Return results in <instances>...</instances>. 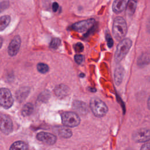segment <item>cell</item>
I'll use <instances>...</instances> for the list:
<instances>
[{
    "mask_svg": "<svg viewBox=\"0 0 150 150\" xmlns=\"http://www.w3.org/2000/svg\"><path fill=\"white\" fill-rule=\"evenodd\" d=\"M112 30V34L117 40L123 39L127 31V26L124 19L120 16L115 18L113 22Z\"/></svg>",
    "mask_w": 150,
    "mask_h": 150,
    "instance_id": "cell-1",
    "label": "cell"
},
{
    "mask_svg": "<svg viewBox=\"0 0 150 150\" xmlns=\"http://www.w3.org/2000/svg\"><path fill=\"white\" fill-rule=\"evenodd\" d=\"M90 108L94 114L97 117L104 116L107 111L108 107L107 105L101 100L97 97H92L90 101Z\"/></svg>",
    "mask_w": 150,
    "mask_h": 150,
    "instance_id": "cell-2",
    "label": "cell"
},
{
    "mask_svg": "<svg viewBox=\"0 0 150 150\" xmlns=\"http://www.w3.org/2000/svg\"><path fill=\"white\" fill-rule=\"evenodd\" d=\"M132 45V41L129 38H124L118 44L114 55L115 62L119 63L128 53Z\"/></svg>",
    "mask_w": 150,
    "mask_h": 150,
    "instance_id": "cell-3",
    "label": "cell"
},
{
    "mask_svg": "<svg viewBox=\"0 0 150 150\" xmlns=\"http://www.w3.org/2000/svg\"><path fill=\"white\" fill-rule=\"evenodd\" d=\"M62 123L68 127H75L79 125L80 119L79 115L73 112H64L61 115Z\"/></svg>",
    "mask_w": 150,
    "mask_h": 150,
    "instance_id": "cell-4",
    "label": "cell"
},
{
    "mask_svg": "<svg viewBox=\"0 0 150 150\" xmlns=\"http://www.w3.org/2000/svg\"><path fill=\"white\" fill-rule=\"evenodd\" d=\"M13 99L10 90L6 88H0V105L5 108H9L13 104Z\"/></svg>",
    "mask_w": 150,
    "mask_h": 150,
    "instance_id": "cell-5",
    "label": "cell"
},
{
    "mask_svg": "<svg viewBox=\"0 0 150 150\" xmlns=\"http://www.w3.org/2000/svg\"><path fill=\"white\" fill-rule=\"evenodd\" d=\"M95 19L93 18L79 21L74 23L71 28L79 32H84L88 30L95 23Z\"/></svg>",
    "mask_w": 150,
    "mask_h": 150,
    "instance_id": "cell-6",
    "label": "cell"
},
{
    "mask_svg": "<svg viewBox=\"0 0 150 150\" xmlns=\"http://www.w3.org/2000/svg\"><path fill=\"white\" fill-rule=\"evenodd\" d=\"M13 128L11 119L5 114H0V129L5 134H10Z\"/></svg>",
    "mask_w": 150,
    "mask_h": 150,
    "instance_id": "cell-7",
    "label": "cell"
},
{
    "mask_svg": "<svg viewBox=\"0 0 150 150\" xmlns=\"http://www.w3.org/2000/svg\"><path fill=\"white\" fill-rule=\"evenodd\" d=\"M132 138L137 142H148L150 138L149 130L146 128L139 129L133 133Z\"/></svg>",
    "mask_w": 150,
    "mask_h": 150,
    "instance_id": "cell-8",
    "label": "cell"
},
{
    "mask_svg": "<svg viewBox=\"0 0 150 150\" xmlns=\"http://www.w3.org/2000/svg\"><path fill=\"white\" fill-rule=\"evenodd\" d=\"M36 138L43 143L49 145L54 144L57 140L56 137L54 135L45 132H39L36 135Z\"/></svg>",
    "mask_w": 150,
    "mask_h": 150,
    "instance_id": "cell-9",
    "label": "cell"
},
{
    "mask_svg": "<svg viewBox=\"0 0 150 150\" xmlns=\"http://www.w3.org/2000/svg\"><path fill=\"white\" fill-rule=\"evenodd\" d=\"M21 44V40L20 37L19 36H15L9 45L8 48V52L9 55L11 56H14L16 55L20 49Z\"/></svg>",
    "mask_w": 150,
    "mask_h": 150,
    "instance_id": "cell-10",
    "label": "cell"
},
{
    "mask_svg": "<svg viewBox=\"0 0 150 150\" xmlns=\"http://www.w3.org/2000/svg\"><path fill=\"white\" fill-rule=\"evenodd\" d=\"M73 107L74 110L81 114H85L88 112V108L86 103L76 100L73 103Z\"/></svg>",
    "mask_w": 150,
    "mask_h": 150,
    "instance_id": "cell-11",
    "label": "cell"
},
{
    "mask_svg": "<svg viewBox=\"0 0 150 150\" xmlns=\"http://www.w3.org/2000/svg\"><path fill=\"white\" fill-rule=\"evenodd\" d=\"M54 92L59 97H64L67 96L70 92L69 88L64 84H59L54 87Z\"/></svg>",
    "mask_w": 150,
    "mask_h": 150,
    "instance_id": "cell-12",
    "label": "cell"
},
{
    "mask_svg": "<svg viewBox=\"0 0 150 150\" xmlns=\"http://www.w3.org/2000/svg\"><path fill=\"white\" fill-rule=\"evenodd\" d=\"M128 1H125V0L114 1L112 4V11L115 13L121 12L126 8Z\"/></svg>",
    "mask_w": 150,
    "mask_h": 150,
    "instance_id": "cell-13",
    "label": "cell"
},
{
    "mask_svg": "<svg viewBox=\"0 0 150 150\" xmlns=\"http://www.w3.org/2000/svg\"><path fill=\"white\" fill-rule=\"evenodd\" d=\"M124 70L122 66H118L115 70L114 71V80L115 83L117 85H120L122 82V80L124 77Z\"/></svg>",
    "mask_w": 150,
    "mask_h": 150,
    "instance_id": "cell-14",
    "label": "cell"
},
{
    "mask_svg": "<svg viewBox=\"0 0 150 150\" xmlns=\"http://www.w3.org/2000/svg\"><path fill=\"white\" fill-rule=\"evenodd\" d=\"M9 150H29V148L26 142L22 141H18L12 144Z\"/></svg>",
    "mask_w": 150,
    "mask_h": 150,
    "instance_id": "cell-15",
    "label": "cell"
},
{
    "mask_svg": "<svg viewBox=\"0 0 150 150\" xmlns=\"http://www.w3.org/2000/svg\"><path fill=\"white\" fill-rule=\"evenodd\" d=\"M137 7V2L135 1H128L126 6V12L128 15L131 16L134 14Z\"/></svg>",
    "mask_w": 150,
    "mask_h": 150,
    "instance_id": "cell-16",
    "label": "cell"
},
{
    "mask_svg": "<svg viewBox=\"0 0 150 150\" xmlns=\"http://www.w3.org/2000/svg\"><path fill=\"white\" fill-rule=\"evenodd\" d=\"M11 21V17L8 15H4L0 18V31L5 29Z\"/></svg>",
    "mask_w": 150,
    "mask_h": 150,
    "instance_id": "cell-17",
    "label": "cell"
},
{
    "mask_svg": "<svg viewBox=\"0 0 150 150\" xmlns=\"http://www.w3.org/2000/svg\"><path fill=\"white\" fill-rule=\"evenodd\" d=\"M33 110V105L29 103L26 104L22 108V114L23 116H28L32 114Z\"/></svg>",
    "mask_w": 150,
    "mask_h": 150,
    "instance_id": "cell-18",
    "label": "cell"
},
{
    "mask_svg": "<svg viewBox=\"0 0 150 150\" xmlns=\"http://www.w3.org/2000/svg\"><path fill=\"white\" fill-rule=\"evenodd\" d=\"M59 135L60 137L69 138L72 136L71 131L67 128H61L59 129Z\"/></svg>",
    "mask_w": 150,
    "mask_h": 150,
    "instance_id": "cell-19",
    "label": "cell"
},
{
    "mask_svg": "<svg viewBox=\"0 0 150 150\" xmlns=\"http://www.w3.org/2000/svg\"><path fill=\"white\" fill-rule=\"evenodd\" d=\"M37 69L39 72L44 74V73H47L49 71V67L48 65L45 63H39L37 64Z\"/></svg>",
    "mask_w": 150,
    "mask_h": 150,
    "instance_id": "cell-20",
    "label": "cell"
},
{
    "mask_svg": "<svg viewBox=\"0 0 150 150\" xmlns=\"http://www.w3.org/2000/svg\"><path fill=\"white\" fill-rule=\"evenodd\" d=\"M28 89L27 88H21L18 93H17V98L19 100H21L22 101L28 94Z\"/></svg>",
    "mask_w": 150,
    "mask_h": 150,
    "instance_id": "cell-21",
    "label": "cell"
},
{
    "mask_svg": "<svg viewBox=\"0 0 150 150\" xmlns=\"http://www.w3.org/2000/svg\"><path fill=\"white\" fill-rule=\"evenodd\" d=\"M61 44V40L58 38H54L52 39L50 43V47L53 49H56L59 47Z\"/></svg>",
    "mask_w": 150,
    "mask_h": 150,
    "instance_id": "cell-22",
    "label": "cell"
},
{
    "mask_svg": "<svg viewBox=\"0 0 150 150\" xmlns=\"http://www.w3.org/2000/svg\"><path fill=\"white\" fill-rule=\"evenodd\" d=\"M149 62V56H146V54L144 55H142L140 56L138 60V64L139 65H145Z\"/></svg>",
    "mask_w": 150,
    "mask_h": 150,
    "instance_id": "cell-23",
    "label": "cell"
},
{
    "mask_svg": "<svg viewBox=\"0 0 150 150\" xmlns=\"http://www.w3.org/2000/svg\"><path fill=\"white\" fill-rule=\"evenodd\" d=\"M105 39L107 42V45L109 47H111L113 46V40L111 35L109 33H106L105 34Z\"/></svg>",
    "mask_w": 150,
    "mask_h": 150,
    "instance_id": "cell-24",
    "label": "cell"
},
{
    "mask_svg": "<svg viewBox=\"0 0 150 150\" xmlns=\"http://www.w3.org/2000/svg\"><path fill=\"white\" fill-rule=\"evenodd\" d=\"M74 50L77 53L83 52V50H84V46H83V45L81 43H80V42L77 43L74 45Z\"/></svg>",
    "mask_w": 150,
    "mask_h": 150,
    "instance_id": "cell-25",
    "label": "cell"
},
{
    "mask_svg": "<svg viewBox=\"0 0 150 150\" xmlns=\"http://www.w3.org/2000/svg\"><path fill=\"white\" fill-rule=\"evenodd\" d=\"M84 56L81 54H76L74 56V60L79 64H81L84 62Z\"/></svg>",
    "mask_w": 150,
    "mask_h": 150,
    "instance_id": "cell-26",
    "label": "cell"
},
{
    "mask_svg": "<svg viewBox=\"0 0 150 150\" xmlns=\"http://www.w3.org/2000/svg\"><path fill=\"white\" fill-rule=\"evenodd\" d=\"M9 5V2L8 1H3L0 2V12H2L4 9H5Z\"/></svg>",
    "mask_w": 150,
    "mask_h": 150,
    "instance_id": "cell-27",
    "label": "cell"
},
{
    "mask_svg": "<svg viewBox=\"0 0 150 150\" xmlns=\"http://www.w3.org/2000/svg\"><path fill=\"white\" fill-rule=\"evenodd\" d=\"M150 146H149V143L146 142L144 144L141 148L140 150H149Z\"/></svg>",
    "mask_w": 150,
    "mask_h": 150,
    "instance_id": "cell-28",
    "label": "cell"
},
{
    "mask_svg": "<svg viewBox=\"0 0 150 150\" xmlns=\"http://www.w3.org/2000/svg\"><path fill=\"white\" fill-rule=\"evenodd\" d=\"M59 4L57 2H54L52 4V9L54 12H56L59 8Z\"/></svg>",
    "mask_w": 150,
    "mask_h": 150,
    "instance_id": "cell-29",
    "label": "cell"
},
{
    "mask_svg": "<svg viewBox=\"0 0 150 150\" xmlns=\"http://www.w3.org/2000/svg\"><path fill=\"white\" fill-rule=\"evenodd\" d=\"M2 45V39L1 38H0V48L1 47Z\"/></svg>",
    "mask_w": 150,
    "mask_h": 150,
    "instance_id": "cell-30",
    "label": "cell"
}]
</instances>
